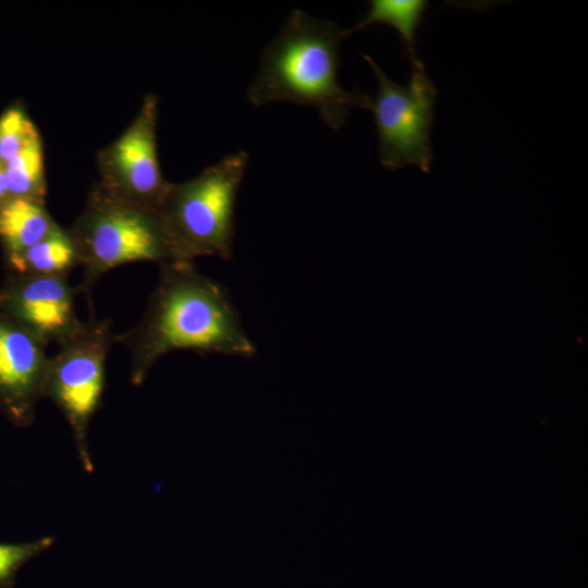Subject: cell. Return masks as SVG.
I'll list each match as a JSON object with an SVG mask.
<instances>
[{"instance_id": "1", "label": "cell", "mask_w": 588, "mask_h": 588, "mask_svg": "<svg viewBox=\"0 0 588 588\" xmlns=\"http://www.w3.org/2000/svg\"><path fill=\"white\" fill-rule=\"evenodd\" d=\"M159 281L140 321L117 335L131 354L132 384L174 351L250 357L255 343L244 330L229 292L200 273L193 261L162 264Z\"/></svg>"}, {"instance_id": "2", "label": "cell", "mask_w": 588, "mask_h": 588, "mask_svg": "<svg viewBox=\"0 0 588 588\" xmlns=\"http://www.w3.org/2000/svg\"><path fill=\"white\" fill-rule=\"evenodd\" d=\"M346 29L294 10L261 53L247 98L256 107L272 102L311 106L324 124L339 130L352 109H371L372 99L344 89L338 79L339 45Z\"/></svg>"}, {"instance_id": "3", "label": "cell", "mask_w": 588, "mask_h": 588, "mask_svg": "<svg viewBox=\"0 0 588 588\" xmlns=\"http://www.w3.org/2000/svg\"><path fill=\"white\" fill-rule=\"evenodd\" d=\"M68 231L83 268L78 291L85 294L101 275L122 265L181 260L158 209L125 200L98 183Z\"/></svg>"}, {"instance_id": "4", "label": "cell", "mask_w": 588, "mask_h": 588, "mask_svg": "<svg viewBox=\"0 0 588 588\" xmlns=\"http://www.w3.org/2000/svg\"><path fill=\"white\" fill-rule=\"evenodd\" d=\"M247 161L240 150L187 181L169 183L158 211L181 260L231 258L236 198Z\"/></svg>"}, {"instance_id": "5", "label": "cell", "mask_w": 588, "mask_h": 588, "mask_svg": "<svg viewBox=\"0 0 588 588\" xmlns=\"http://www.w3.org/2000/svg\"><path fill=\"white\" fill-rule=\"evenodd\" d=\"M114 341L109 320L89 319L77 334L59 345L46 367L42 396L51 400L69 422L79 462L87 473L95 468L88 427L101 406L106 360Z\"/></svg>"}, {"instance_id": "6", "label": "cell", "mask_w": 588, "mask_h": 588, "mask_svg": "<svg viewBox=\"0 0 588 588\" xmlns=\"http://www.w3.org/2000/svg\"><path fill=\"white\" fill-rule=\"evenodd\" d=\"M363 57L378 81L370 110L379 135L380 163L389 170L414 164L428 172L433 159L430 132L437 89L425 66L412 69L408 83L400 85L389 78L371 57Z\"/></svg>"}, {"instance_id": "7", "label": "cell", "mask_w": 588, "mask_h": 588, "mask_svg": "<svg viewBox=\"0 0 588 588\" xmlns=\"http://www.w3.org/2000/svg\"><path fill=\"white\" fill-rule=\"evenodd\" d=\"M158 97H144L127 127L97 152V182L108 192L134 204L158 209L169 186L157 149Z\"/></svg>"}, {"instance_id": "8", "label": "cell", "mask_w": 588, "mask_h": 588, "mask_svg": "<svg viewBox=\"0 0 588 588\" xmlns=\"http://www.w3.org/2000/svg\"><path fill=\"white\" fill-rule=\"evenodd\" d=\"M76 291L63 277L14 273L0 292V309L44 345H60L84 327Z\"/></svg>"}, {"instance_id": "9", "label": "cell", "mask_w": 588, "mask_h": 588, "mask_svg": "<svg viewBox=\"0 0 588 588\" xmlns=\"http://www.w3.org/2000/svg\"><path fill=\"white\" fill-rule=\"evenodd\" d=\"M45 347L0 309V407L15 426L32 424L42 397Z\"/></svg>"}, {"instance_id": "10", "label": "cell", "mask_w": 588, "mask_h": 588, "mask_svg": "<svg viewBox=\"0 0 588 588\" xmlns=\"http://www.w3.org/2000/svg\"><path fill=\"white\" fill-rule=\"evenodd\" d=\"M57 224L45 203L11 197L0 207V240L8 257L35 245Z\"/></svg>"}, {"instance_id": "11", "label": "cell", "mask_w": 588, "mask_h": 588, "mask_svg": "<svg viewBox=\"0 0 588 588\" xmlns=\"http://www.w3.org/2000/svg\"><path fill=\"white\" fill-rule=\"evenodd\" d=\"M8 258L19 274L66 278L73 268L79 266L76 245L68 229L59 224L35 245Z\"/></svg>"}, {"instance_id": "12", "label": "cell", "mask_w": 588, "mask_h": 588, "mask_svg": "<svg viewBox=\"0 0 588 588\" xmlns=\"http://www.w3.org/2000/svg\"><path fill=\"white\" fill-rule=\"evenodd\" d=\"M427 7L428 2L425 0H372L366 16L346 29V35L372 24L388 25L394 28L403 40L412 69L422 66L424 63L416 56L415 38Z\"/></svg>"}, {"instance_id": "13", "label": "cell", "mask_w": 588, "mask_h": 588, "mask_svg": "<svg viewBox=\"0 0 588 588\" xmlns=\"http://www.w3.org/2000/svg\"><path fill=\"white\" fill-rule=\"evenodd\" d=\"M3 169L10 198L20 197L45 203L47 184L40 135L4 162Z\"/></svg>"}, {"instance_id": "14", "label": "cell", "mask_w": 588, "mask_h": 588, "mask_svg": "<svg viewBox=\"0 0 588 588\" xmlns=\"http://www.w3.org/2000/svg\"><path fill=\"white\" fill-rule=\"evenodd\" d=\"M39 135L24 109L16 106L7 109L0 115V162L10 160Z\"/></svg>"}, {"instance_id": "15", "label": "cell", "mask_w": 588, "mask_h": 588, "mask_svg": "<svg viewBox=\"0 0 588 588\" xmlns=\"http://www.w3.org/2000/svg\"><path fill=\"white\" fill-rule=\"evenodd\" d=\"M53 543L54 538L51 536L20 543L0 542V588L11 587L16 573Z\"/></svg>"}, {"instance_id": "16", "label": "cell", "mask_w": 588, "mask_h": 588, "mask_svg": "<svg viewBox=\"0 0 588 588\" xmlns=\"http://www.w3.org/2000/svg\"><path fill=\"white\" fill-rule=\"evenodd\" d=\"M10 198L5 176H4V169L3 164L0 162V207Z\"/></svg>"}]
</instances>
